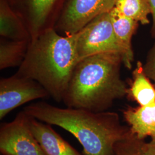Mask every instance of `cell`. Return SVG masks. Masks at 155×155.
<instances>
[{
	"mask_svg": "<svg viewBox=\"0 0 155 155\" xmlns=\"http://www.w3.org/2000/svg\"><path fill=\"white\" fill-rule=\"evenodd\" d=\"M23 111L40 121L71 133L82 145L84 155H115L117 143L130 132L114 112L61 108L44 101L27 106Z\"/></svg>",
	"mask_w": 155,
	"mask_h": 155,
	"instance_id": "obj_1",
	"label": "cell"
},
{
	"mask_svg": "<svg viewBox=\"0 0 155 155\" xmlns=\"http://www.w3.org/2000/svg\"><path fill=\"white\" fill-rule=\"evenodd\" d=\"M77 33L62 35L48 29L29 41L25 59L16 72L39 82L57 102H63L72 73L80 61Z\"/></svg>",
	"mask_w": 155,
	"mask_h": 155,
	"instance_id": "obj_2",
	"label": "cell"
},
{
	"mask_svg": "<svg viewBox=\"0 0 155 155\" xmlns=\"http://www.w3.org/2000/svg\"><path fill=\"white\" fill-rule=\"evenodd\" d=\"M122 56L104 53L78 62L72 73L63 102L67 107L93 112L105 111L113 102L127 95L120 75Z\"/></svg>",
	"mask_w": 155,
	"mask_h": 155,
	"instance_id": "obj_3",
	"label": "cell"
},
{
	"mask_svg": "<svg viewBox=\"0 0 155 155\" xmlns=\"http://www.w3.org/2000/svg\"><path fill=\"white\" fill-rule=\"evenodd\" d=\"M77 51L79 60L104 53H119L124 51L114 32L110 14L106 12L95 17L77 32Z\"/></svg>",
	"mask_w": 155,
	"mask_h": 155,
	"instance_id": "obj_4",
	"label": "cell"
},
{
	"mask_svg": "<svg viewBox=\"0 0 155 155\" xmlns=\"http://www.w3.org/2000/svg\"><path fill=\"white\" fill-rule=\"evenodd\" d=\"M66 0H8L28 29L31 40L54 28Z\"/></svg>",
	"mask_w": 155,
	"mask_h": 155,
	"instance_id": "obj_5",
	"label": "cell"
},
{
	"mask_svg": "<svg viewBox=\"0 0 155 155\" xmlns=\"http://www.w3.org/2000/svg\"><path fill=\"white\" fill-rule=\"evenodd\" d=\"M117 0H66L54 29L62 35L77 33L95 17L109 12Z\"/></svg>",
	"mask_w": 155,
	"mask_h": 155,
	"instance_id": "obj_6",
	"label": "cell"
},
{
	"mask_svg": "<svg viewBox=\"0 0 155 155\" xmlns=\"http://www.w3.org/2000/svg\"><path fill=\"white\" fill-rule=\"evenodd\" d=\"M30 117L22 110L0 128V152L3 155H45L30 127Z\"/></svg>",
	"mask_w": 155,
	"mask_h": 155,
	"instance_id": "obj_7",
	"label": "cell"
},
{
	"mask_svg": "<svg viewBox=\"0 0 155 155\" xmlns=\"http://www.w3.org/2000/svg\"><path fill=\"white\" fill-rule=\"evenodd\" d=\"M50 97L39 82L29 78L17 75L0 80V120L11 111L31 101Z\"/></svg>",
	"mask_w": 155,
	"mask_h": 155,
	"instance_id": "obj_8",
	"label": "cell"
},
{
	"mask_svg": "<svg viewBox=\"0 0 155 155\" xmlns=\"http://www.w3.org/2000/svg\"><path fill=\"white\" fill-rule=\"evenodd\" d=\"M29 117L32 132L45 155H81L56 132L51 125Z\"/></svg>",
	"mask_w": 155,
	"mask_h": 155,
	"instance_id": "obj_9",
	"label": "cell"
},
{
	"mask_svg": "<svg viewBox=\"0 0 155 155\" xmlns=\"http://www.w3.org/2000/svg\"><path fill=\"white\" fill-rule=\"evenodd\" d=\"M111 20L117 39L124 51L122 63L131 69L134 59L132 38L138 26V22L127 17L114 7L110 11Z\"/></svg>",
	"mask_w": 155,
	"mask_h": 155,
	"instance_id": "obj_10",
	"label": "cell"
},
{
	"mask_svg": "<svg viewBox=\"0 0 155 155\" xmlns=\"http://www.w3.org/2000/svg\"><path fill=\"white\" fill-rule=\"evenodd\" d=\"M130 131L138 139L148 136L155 140V104L138 107H129L123 111Z\"/></svg>",
	"mask_w": 155,
	"mask_h": 155,
	"instance_id": "obj_11",
	"label": "cell"
},
{
	"mask_svg": "<svg viewBox=\"0 0 155 155\" xmlns=\"http://www.w3.org/2000/svg\"><path fill=\"white\" fill-rule=\"evenodd\" d=\"M0 36L14 40H31L27 28L8 0H0Z\"/></svg>",
	"mask_w": 155,
	"mask_h": 155,
	"instance_id": "obj_12",
	"label": "cell"
},
{
	"mask_svg": "<svg viewBox=\"0 0 155 155\" xmlns=\"http://www.w3.org/2000/svg\"><path fill=\"white\" fill-rule=\"evenodd\" d=\"M127 94L140 106L155 104V86L144 72L141 62L138 61L133 72V81Z\"/></svg>",
	"mask_w": 155,
	"mask_h": 155,
	"instance_id": "obj_13",
	"label": "cell"
},
{
	"mask_svg": "<svg viewBox=\"0 0 155 155\" xmlns=\"http://www.w3.org/2000/svg\"><path fill=\"white\" fill-rule=\"evenodd\" d=\"M30 40H14L1 37L0 69L20 67L27 54Z\"/></svg>",
	"mask_w": 155,
	"mask_h": 155,
	"instance_id": "obj_14",
	"label": "cell"
},
{
	"mask_svg": "<svg viewBox=\"0 0 155 155\" xmlns=\"http://www.w3.org/2000/svg\"><path fill=\"white\" fill-rule=\"evenodd\" d=\"M115 8L125 16L143 25L150 23L151 10L147 0H117Z\"/></svg>",
	"mask_w": 155,
	"mask_h": 155,
	"instance_id": "obj_15",
	"label": "cell"
},
{
	"mask_svg": "<svg viewBox=\"0 0 155 155\" xmlns=\"http://www.w3.org/2000/svg\"><path fill=\"white\" fill-rule=\"evenodd\" d=\"M143 140H144L138 139L130 131L125 139L117 143L115 155H139V148Z\"/></svg>",
	"mask_w": 155,
	"mask_h": 155,
	"instance_id": "obj_16",
	"label": "cell"
},
{
	"mask_svg": "<svg viewBox=\"0 0 155 155\" xmlns=\"http://www.w3.org/2000/svg\"><path fill=\"white\" fill-rule=\"evenodd\" d=\"M144 70L146 75L155 82V43L150 51Z\"/></svg>",
	"mask_w": 155,
	"mask_h": 155,
	"instance_id": "obj_17",
	"label": "cell"
},
{
	"mask_svg": "<svg viewBox=\"0 0 155 155\" xmlns=\"http://www.w3.org/2000/svg\"><path fill=\"white\" fill-rule=\"evenodd\" d=\"M139 155H155V140L149 143L143 140L139 148Z\"/></svg>",
	"mask_w": 155,
	"mask_h": 155,
	"instance_id": "obj_18",
	"label": "cell"
},
{
	"mask_svg": "<svg viewBox=\"0 0 155 155\" xmlns=\"http://www.w3.org/2000/svg\"><path fill=\"white\" fill-rule=\"evenodd\" d=\"M151 10V15L153 19V25L152 28V35L155 38V0H147Z\"/></svg>",
	"mask_w": 155,
	"mask_h": 155,
	"instance_id": "obj_19",
	"label": "cell"
},
{
	"mask_svg": "<svg viewBox=\"0 0 155 155\" xmlns=\"http://www.w3.org/2000/svg\"></svg>",
	"mask_w": 155,
	"mask_h": 155,
	"instance_id": "obj_20",
	"label": "cell"
}]
</instances>
